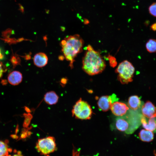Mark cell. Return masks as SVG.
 Wrapping results in <instances>:
<instances>
[{
  "mask_svg": "<svg viewBox=\"0 0 156 156\" xmlns=\"http://www.w3.org/2000/svg\"><path fill=\"white\" fill-rule=\"evenodd\" d=\"M82 60V68L87 74L94 75L101 73L106 67L105 62L99 52L88 45Z\"/></svg>",
  "mask_w": 156,
  "mask_h": 156,
  "instance_id": "1",
  "label": "cell"
},
{
  "mask_svg": "<svg viewBox=\"0 0 156 156\" xmlns=\"http://www.w3.org/2000/svg\"><path fill=\"white\" fill-rule=\"evenodd\" d=\"M83 44V40L78 34L67 36L61 41L62 51L66 59L69 62L71 69L73 67L75 58L82 51Z\"/></svg>",
  "mask_w": 156,
  "mask_h": 156,
  "instance_id": "2",
  "label": "cell"
},
{
  "mask_svg": "<svg viewBox=\"0 0 156 156\" xmlns=\"http://www.w3.org/2000/svg\"><path fill=\"white\" fill-rule=\"evenodd\" d=\"M135 70L132 64L125 60L119 64L115 72L118 74V80L122 84H125L132 81Z\"/></svg>",
  "mask_w": 156,
  "mask_h": 156,
  "instance_id": "3",
  "label": "cell"
},
{
  "mask_svg": "<svg viewBox=\"0 0 156 156\" xmlns=\"http://www.w3.org/2000/svg\"><path fill=\"white\" fill-rule=\"evenodd\" d=\"M138 122H136L135 118L129 114L118 117L116 120V128L127 134L133 133L138 127Z\"/></svg>",
  "mask_w": 156,
  "mask_h": 156,
  "instance_id": "4",
  "label": "cell"
},
{
  "mask_svg": "<svg viewBox=\"0 0 156 156\" xmlns=\"http://www.w3.org/2000/svg\"><path fill=\"white\" fill-rule=\"evenodd\" d=\"M72 113V116L76 118L88 120L91 118L92 111L88 103L80 98L73 106Z\"/></svg>",
  "mask_w": 156,
  "mask_h": 156,
  "instance_id": "5",
  "label": "cell"
},
{
  "mask_svg": "<svg viewBox=\"0 0 156 156\" xmlns=\"http://www.w3.org/2000/svg\"><path fill=\"white\" fill-rule=\"evenodd\" d=\"M36 148L42 155H47L54 152L56 149L55 138L48 136L39 139L36 143Z\"/></svg>",
  "mask_w": 156,
  "mask_h": 156,
  "instance_id": "6",
  "label": "cell"
},
{
  "mask_svg": "<svg viewBox=\"0 0 156 156\" xmlns=\"http://www.w3.org/2000/svg\"><path fill=\"white\" fill-rule=\"evenodd\" d=\"M118 98L115 94L109 96H103L100 98L97 102L99 108L101 110L106 112L110 108L112 104L117 101Z\"/></svg>",
  "mask_w": 156,
  "mask_h": 156,
  "instance_id": "7",
  "label": "cell"
},
{
  "mask_svg": "<svg viewBox=\"0 0 156 156\" xmlns=\"http://www.w3.org/2000/svg\"><path fill=\"white\" fill-rule=\"evenodd\" d=\"M110 108L113 114L118 117L126 115L129 109V107L125 103L117 101L114 102Z\"/></svg>",
  "mask_w": 156,
  "mask_h": 156,
  "instance_id": "8",
  "label": "cell"
},
{
  "mask_svg": "<svg viewBox=\"0 0 156 156\" xmlns=\"http://www.w3.org/2000/svg\"><path fill=\"white\" fill-rule=\"evenodd\" d=\"M142 112L144 116L146 118L156 117V108L150 101H146L142 106Z\"/></svg>",
  "mask_w": 156,
  "mask_h": 156,
  "instance_id": "9",
  "label": "cell"
},
{
  "mask_svg": "<svg viewBox=\"0 0 156 156\" xmlns=\"http://www.w3.org/2000/svg\"><path fill=\"white\" fill-rule=\"evenodd\" d=\"M34 63L35 65L38 67L45 66L48 62V58L44 53L40 52L36 54L33 58Z\"/></svg>",
  "mask_w": 156,
  "mask_h": 156,
  "instance_id": "10",
  "label": "cell"
},
{
  "mask_svg": "<svg viewBox=\"0 0 156 156\" xmlns=\"http://www.w3.org/2000/svg\"><path fill=\"white\" fill-rule=\"evenodd\" d=\"M141 122L143 127L146 130L152 131L156 129V117L149 118L147 121L146 118L142 116Z\"/></svg>",
  "mask_w": 156,
  "mask_h": 156,
  "instance_id": "11",
  "label": "cell"
},
{
  "mask_svg": "<svg viewBox=\"0 0 156 156\" xmlns=\"http://www.w3.org/2000/svg\"><path fill=\"white\" fill-rule=\"evenodd\" d=\"M9 82L14 86L17 85L22 81L23 77L22 74L19 72L14 71L9 75L8 77Z\"/></svg>",
  "mask_w": 156,
  "mask_h": 156,
  "instance_id": "12",
  "label": "cell"
},
{
  "mask_svg": "<svg viewBox=\"0 0 156 156\" xmlns=\"http://www.w3.org/2000/svg\"><path fill=\"white\" fill-rule=\"evenodd\" d=\"M141 105V101L138 96L133 95L129 98L128 105L132 110H136L138 109L140 107Z\"/></svg>",
  "mask_w": 156,
  "mask_h": 156,
  "instance_id": "13",
  "label": "cell"
},
{
  "mask_svg": "<svg viewBox=\"0 0 156 156\" xmlns=\"http://www.w3.org/2000/svg\"><path fill=\"white\" fill-rule=\"evenodd\" d=\"M59 97L53 91H50L46 93L44 96V100L47 104L53 105L56 104L58 102Z\"/></svg>",
  "mask_w": 156,
  "mask_h": 156,
  "instance_id": "14",
  "label": "cell"
},
{
  "mask_svg": "<svg viewBox=\"0 0 156 156\" xmlns=\"http://www.w3.org/2000/svg\"><path fill=\"white\" fill-rule=\"evenodd\" d=\"M139 137L142 141L149 142L152 141L154 139V135L151 131L143 129L139 133Z\"/></svg>",
  "mask_w": 156,
  "mask_h": 156,
  "instance_id": "15",
  "label": "cell"
},
{
  "mask_svg": "<svg viewBox=\"0 0 156 156\" xmlns=\"http://www.w3.org/2000/svg\"><path fill=\"white\" fill-rule=\"evenodd\" d=\"M146 47L147 51L150 53L156 52V40L149 39L146 43Z\"/></svg>",
  "mask_w": 156,
  "mask_h": 156,
  "instance_id": "16",
  "label": "cell"
},
{
  "mask_svg": "<svg viewBox=\"0 0 156 156\" xmlns=\"http://www.w3.org/2000/svg\"><path fill=\"white\" fill-rule=\"evenodd\" d=\"M10 150L7 144L0 141V156H7Z\"/></svg>",
  "mask_w": 156,
  "mask_h": 156,
  "instance_id": "17",
  "label": "cell"
},
{
  "mask_svg": "<svg viewBox=\"0 0 156 156\" xmlns=\"http://www.w3.org/2000/svg\"><path fill=\"white\" fill-rule=\"evenodd\" d=\"M23 115L25 118V120L23 124V126L24 127H27L30 123L32 116L29 113L24 114Z\"/></svg>",
  "mask_w": 156,
  "mask_h": 156,
  "instance_id": "18",
  "label": "cell"
},
{
  "mask_svg": "<svg viewBox=\"0 0 156 156\" xmlns=\"http://www.w3.org/2000/svg\"><path fill=\"white\" fill-rule=\"evenodd\" d=\"M148 9L150 14L152 16L156 17V2L151 4Z\"/></svg>",
  "mask_w": 156,
  "mask_h": 156,
  "instance_id": "19",
  "label": "cell"
},
{
  "mask_svg": "<svg viewBox=\"0 0 156 156\" xmlns=\"http://www.w3.org/2000/svg\"><path fill=\"white\" fill-rule=\"evenodd\" d=\"M110 66L112 67H114L117 64V62L116 58L114 57L109 55L108 56Z\"/></svg>",
  "mask_w": 156,
  "mask_h": 156,
  "instance_id": "20",
  "label": "cell"
},
{
  "mask_svg": "<svg viewBox=\"0 0 156 156\" xmlns=\"http://www.w3.org/2000/svg\"><path fill=\"white\" fill-rule=\"evenodd\" d=\"M2 66V63L0 62V78L2 76L3 72V69Z\"/></svg>",
  "mask_w": 156,
  "mask_h": 156,
  "instance_id": "21",
  "label": "cell"
},
{
  "mask_svg": "<svg viewBox=\"0 0 156 156\" xmlns=\"http://www.w3.org/2000/svg\"><path fill=\"white\" fill-rule=\"evenodd\" d=\"M151 28L154 31L156 30V23L153 24L151 26Z\"/></svg>",
  "mask_w": 156,
  "mask_h": 156,
  "instance_id": "22",
  "label": "cell"
},
{
  "mask_svg": "<svg viewBox=\"0 0 156 156\" xmlns=\"http://www.w3.org/2000/svg\"><path fill=\"white\" fill-rule=\"evenodd\" d=\"M67 81V79L64 78H62L61 80V83L64 84H66Z\"/></svg>",
  "mask_w": 156,
  "mask_h": 156,
  "instance_id": "23",
  "label": "cell"
},
{
  "mask_svg": "<svg viewBox=\"0 0 156 156\" xmlns=\"http://www.w3.org/2000/svg\"><path fill=\"white\" fill-rule=\"evenodd\" d=\"M12 156H23V155L21 154V152L18 151L16 154Z\"/></svg>",
  "mask_w": 156,
  "mask_h": 156,
  "instance_id": "24",
  "label": "cell"
},
{
  "mask_svg": "<svg viewBox=\"0 0 156 156\" xmlns=\"http://www.w3.org/2000/svg\"><path fill=\"white\" fill-rule=\"evenodd\" d=\"M25 109L26 110V111H27V112H30V110L27 107H25Z\"/></svg>",
  "mask_w": 156,
  "mask_h": 156,
  "instance_id": "25",
  "label": "cell"
},
{
  "mask_svg": "<svg viewBox=\"0 0 156 156\" xmlns=\"http://www.w3.org/2000/svg\"><path fill=\"white\" fill-rule=\"evenodd\" d=\"M3 58V55H2L1 54V51H0V59H2Z\"/></svg>",
  "mask_w": 156,
  "mask_h": 156,
  "instance_id": "26",
  "label": "cell"
}]
</instances>
